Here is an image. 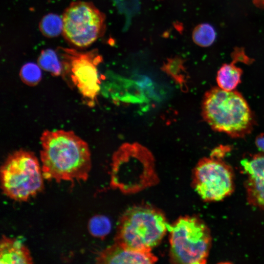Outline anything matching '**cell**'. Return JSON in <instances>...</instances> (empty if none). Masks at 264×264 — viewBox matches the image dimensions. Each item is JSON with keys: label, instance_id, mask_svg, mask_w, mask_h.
Returning a JSON list of instances; mask_svg holds the SVG:
<instances>
[{"label": "cell", "instance_id": "1", "mask_svg": "<svg viewBox=\"0 0 264 264\" xmlns=\"http://www.w3.org/2000/svg\"><path fill=\"white\" fill-rule=\"evenodd\" d=\"M40 159L44 178L48 180L86 181L91 167L87 143L71 131H44L40 137Z\"/></svg>", "mask_w": 264, "mask_h": 264}, {"label": "cell", "instance_id": "2", "mask_svg": "<svg viewBox=\"0 0 264 264\" xmlns=\"http://www.w3.org/2000/svg\"><path fill=\"white\" fill-rule=\"evenodd\" d=\"M202 114L213 130L232 137H242L253 127L250 108L242 95L234 90L219 87L209 90L203 97Z\"/></svg>", "mask_w": 264, "mask_h": 264}, {"label": "cell", "instance_id": "3", "mask_svg": "<svg viewBox=\"0 0 264 264\" xmlns=\"http://www.w3.org/2000/svg\"><path fill=\"white\" fill-rule=\"evenodd\" d=\"M168 225L159 210L148 206H133L122 216L115 242L126 249L150 252L160 242Z\"/></svg>", "mask_w": 264, "mask_h": 264}, {"label": "cell", "instance_id": "4", "mask_svg": "<svg viewBox=\"0 0 264 264\" xmlns=\"http://www.w3.org/2000/svg\"><path fill=\"white\" fill-rule=\"evenodd\" d=\"M154 159L141 145L123 144L112 158L111 185L125 193L136 192L156 181Z\"/></svg>", "mask_w": 264, "mask_h": 264}, {"label": "cell", "instance_id": "5", "mask_svg": "<svg viewBox=\"0 0 264 264\" xmlns=\"http://www.w3.org/2000/svg\"><path fill=\"white\" fill-rule=\"evenodd\" d=\"M42 167L34 154L19 150L9 154L0 168V185L4 195L25 201L44 188Z\"/></svg>", "mask_w": 264, "mask_h": 264}, {"label": "cell", "instance_id": "6", "mask_svg": "<svg viewBox=\"0 0 264 264\" xmlns=\"http://www.w3.org/2000/svg\"><path fill=\"white\" fill-rule=\"evenodd\" d=\"M170 232V257L173 263L202 264L206 263L211 237L206 225L193 217L179 218L172 225Z\"/></svg>", "mask_w": 264, "mask_h": 264}, {"label": "cell", "instance_id": "7", "mask_svg": "<svg viewBox=\"0 0 264 264\" xmlns=\"http://www.w3.org/2000/svg\"><path fill=\"white\" fill-rule=\"evenodd\" d=\"M62 19L64 38L77 47L89 46L105 31V15L90 2H71Z\"/></svg>", "mask_w": 264, "mask_h": 264}, {"label": "cell", "instance_id": "8", "mask_svg": "<svg viewBox=\"0 0 264 264\" xmlns=\"http://www.w3.org/2000/svg\"><path fill=\"white\" fill-rule=\"evenodd\" d=\"M58 50L62 59L63 72L70 78L87 103L93 107L100 89L98 66L102 57L98 50L80 52L59 47Z\"/></svg>", "mask_w": 264, "mask_h": 264}, {"label": "cell", "instance_id": "9", "mask_svg": "<svg viewBox=\"0 0 264 264\" xmlns=\"http://www.w3.org/2000/svg\"><path fill=\"white\" fill-rule=\"evenodd\" d=\"M195 189L204 200H220L233 190V175L230 168L213 156L201 159L194 171Z\"/></svg>", "mask_w": 264, "mask_h": 264}, {"label": "cell", "instance_id": "10", "mask_svg": "<svg viewBox=\"0 0 264 264\" xmlns=\"http://www.w3.org/2000/svg\"><path fill=\"white\" fill-rule=\"evenodd\" d=\"M241 163L249 177L247 188L250 201L264 207V155L244 159Z\"/></svg>", "mask_w": 264, "mask_h": 264}, {"label": "cell", "instance_id": "11", "mask_svg": "<svg viewBox=\"0 0 264 264\" xmlns=\"http://www.w3.org/2000/svg\"><path fill=\"white\" fill-rule=\"evenodd\" d=\"M98 264H153L157 259L151 251L124 248L115 243L103 250L96 258Z\"/></svg>", "mask_w": 264, "mask_h": 264}, {"label": "cell", "instance_id": "12", "mask_svg": "<svg viewBox=\"0 0 264 264\" xmlns=\"http://www.w3.org/2000/svg\"><path fill=\"white\" fill-rule=\"evenodd\" d=\"M232 57L233 61L222 65L217 74L218 87L226 90H234L241 82L242 70L236 66V63L241 61L250 63L251 62V59L246 55L242 48H236L232 53Z\"/></svg>", "mask_w": 264, "mask_h": 264}, {"label": "cell", "instance_id": "13", "mask_svg": "<svg viewBox=\"0 0 264 264\" xmlns=\"http://www.w3.org/2000/svg\"><path fill=\"white\" fill-rule=\"evenodd\" d=\"M33 259L27 247L20 241L4 235L0 242V264H31Z\"/></svg>", "mask_w": 264, "mask_h": 264}, {"label": "cell", "instance_id": "14", "mask_svg": "<svg viewBox=\"0 0 264 264\" xmlns=\"http://www.w3.org/2000/svg\"><path fill=\"white\" fill-rule=\"evenodd\" d=\"M38 65L52 75L58 76L63 72V66L56 52L51 49L43 50L38 59Z\"/></svg>", "mask_w": 264, "mask_h": 264}, {"label": "cell", "instance_id": "15", "mask_svg": "<svg viewBox=\"0 0 264 264\" xmlns=\"http://www.w3.org/2000/svg\"><path fill=\"white\" fill-rule=\"evenodd\" d=\"M39 27L44 36L47 38L56 37L63 32V19L57 14L49 13L41 19Z\"/></svg>", "mask_w": 264, "mask_h": 264}, {"label": "cell", "instance_id": "16", "mask_svg": "<svg viewBox=\"0 0 264 264\" xmlns=\"http://www.w3.org/2000/svg\"><path fill=\"white\" fill-rule=\"evenodd\" d=\"M216 37L214 28L208 23H201L197 25L192 33L194 42L201 47H208L212 44Z\"/></svg>", "mask_w": 264, "mask_h": 264}, {"label": "cell", "instance_id": "17", "mask_svg": "<svg viewBox=\"0 0 264 264\" xmlns=\"http://www.w3.org/2000/svg\"><path fill=\"white\" fill-rule=\"evenodd\" d=\"M111 222L107 217L97 215L91 217L88 222V230L93 237L103 239L111 230Z\"/></svg>", "mask_w": 264, "mask_h": 264}, {"label": "cell", "instance_id": "18", "mask_svg": "<svg viewBox=\"0 0 264 264\" xmlns=\"http://www.w3.org/2000/svg\"><path fill=\"white\" fill-rule=\"evenodd\" d=\"M162 69L178 83L181 88L186 86L185 69L183 61L181 58L175 57L168 59Z\"/></svg>", "mask_w": 264, "mask_h": 264}, {"label": "cell", "instance_id": "19", "mask_svg": "<svg viewBox=\"0 0 264 264\" xmlns=\"http://www.w3.org/2000/svg\"><path fill=\"white\" fill-rule=\"evenodd\" d=\"M39 65L33 63L24 65L20 71V76L25 84L35 86L41 81L42 72Z\"/></svg>", "mask_w": 264, "mask_h": 264}, {"label": "cell", "instance_id": "20", "mask_svg": "<svg viewBox=\"0 0 264 264\" xmlns=\"http://www.w3.org/2000/svg\"><path fill=\"white\" fill-rule=\"evenodd\" d=\"M255 143L258 149L264 152V136L258 137L256 139Z\"/></svg>", "mask_w": 264, "mask_h": 264}, {"label": "cell", "instance_id": "21", "mask_svg": "<svg viewBox=\"0 0 264 264\" xmlns=\"http://www.w3.org/2000/svg\"><path fill=\"white\" fill-rule=\"evenodd\" d=\"M252 1L256 7L264 9V0H252Z\"/></svg>", "mask_w": 264, "mask_h": 264}]
</instances>
